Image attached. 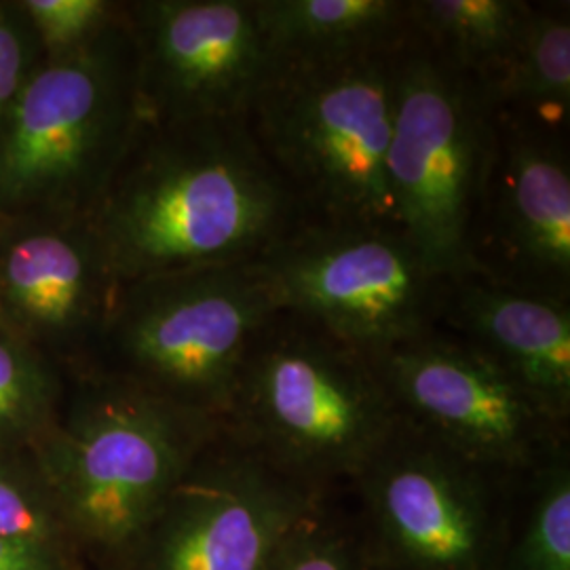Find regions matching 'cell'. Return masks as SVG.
<instances>
[{
    "mask_svg": "<svg viewBox=\"0 0 570 570\" xmlns=\"http://www.w3.org/2000/svg\"><path fill=\"white\" fill-rule=\"evenodd\" d=\"M142 122L125 20L42 58L0 127V218H89Z\"/></svg>",
    "mask_w": 570,
    "mask_h": 570,
    "instance_id": "5",
    "label": "cell"
},
{
    "mask_svg": "<svg viewBox=\"0 0 570 570\" xmlns=\"http://www.w3.org/2000/svg\"><path fill=\"white\" fill-rule=\"evenodd\" d=\"M471 273L570 303L567 136L497 115Z\"/></svg>",
    "mask_w": 570,
    "mask_h": 570,
    "instance_id": "13",
    "label": "cell"
},
{
    "mask_svg": "<svg viewBox=\"0 0 570 570\" xmlns=\"http://www.w3.org/2000/svg\"><path fill=\"white\" fill-rule=\"evenodd\" d=\"M256 266L279 311L374 360L440 327L450 282L393 223H303Z\"/></svg>",
    "mask_w": 570,
    "mask_h": 570,
    "instance_id": "9",
    "label": "cell"
},
{
    "mask_svg": "<svg viewBox=\"0 0 570 570\" xmlns=\"http://www.w3.org/2000/svg\"><path fill=\"white\" fill-rule=\"evenodd\" d=\"M402 47L277 61L247 106L245 127L303 223L395 225L387 153Z\"/></svg>",
    "mask_w": 570,
    "mask_h": 570,
    "instance_id": "4",
    "label": "cell"
},
{
    "mask_svg": "<svg viewBox=\"0 0 570 570\" xmlns=\"http://www.w3.org/2000/svg\"><path fill=\"white\" fill-rule=\"evenodd\" d=\"M42 58H58L100 37L121 20L122 4L108 0H20Z\"/></svg>",
    "mask_w": 570,
    "mask_h": 570,
    "instance_id": "23",
    "label": "cell"
},
{
    "mask_svg": "<svg viewBox=\"0 0 570 570\" xmlns=\"http://www.w3.org/2000/svg\"><path fill=\"white\" fill-rule=\"evenodd\" d=\"M41 61V45L18 2H0V127Z\"/></svg>",
    "mask_w": 570,
    "mask_h": 570,
    "instance_id": "24",
    "label": "cell"
},
{
    "mask_svg": "<svg viewBox=\"0 0 570 570\" xmlns=\"http://www.w3.org/2000/svg\"><path fill=\"white\" fill-rule=\"evenodd\" d=\"M397 421L374 357L279 311L245 357L223 425L271 468L327 497Z\"/></svg>",
    "mask_w": 570,
    "mask_h": 570,
    "instance_id": "3",
    "label": "cell"
},
{
    "mask_svg": "<svg viewBox=\"0 0 570 570\" xmlns=\"http://www.w3.org/2000/svg\"><path fill=\"white\" fill-rule=\"evenodd\" d=\"M482 87L497 115L567 136L570 117L569 4H532L529 23Z\"/></svg>",
    "mask_w": 570,
    "mask_h": 570,
    "instance_id": "17",
    "label": "cell"
},
{
    "mask_svg": "<svg viewBox=\"0 0 570 570\" xmlns=\"http://www.w3.org/2000/svg\"><path fill=\"white\" fill-rule=\"evenodd\" d=\"M275 61L391 51L412 37L407 0H254Z\"/></svg>",
    "mask_w": 570,
    "mask_h": 570,
    "instance_id": "16",
    "label": "cell"
},
{
    "mask_svg": "<svg viewBox=\"0 0 570 570\" xmlns=\"http://www.w3.org/2000/svg\"><path fill=\"white\" fill-rule=\"evenodd\" d=\"M265 570H372L357 527L320 505L275 551Z\"/></svg>",
    "mask_w": 570,
    "mask_h": 570,
    "instance_id": "22",
    "label": "cell"
},
{
    "mask_svg": "<svg viewBox=\"0 0 570 570\" xmlns=\"http://www.w3.org/2000/svg\"><path fill=\"white\" fill-rule=\"evenodd\" d=\"M524 0H410L414 37L478 81L510 58L529 23Z\"/></svg>",
    "mask_w": 570,
    "mask_h": 570,
    "instance_id": "18",
    "label": "cell"
},
{
    "mask_svg": "<svg viewBox=\"0 0 570 570\" xmlns=\"http://www.w3.org/2000/svg\"><path fill=\"white\" fill-rule=\"evenodd\" d=\"M326 501L223 425L112 570H265Z\"/></svg>",
    "mask_w": 570,
    "mask_h": 570,
    "instance_id": "10",
    "label": "cell"
},
{
    "mask_svg": "<svg viewBox=\"0 0 570 570\" xmlns=\"http://www.w3.org/2000/svg\"><path fill=\"white\" fill-rule=\"evenodd\" d=\"M397 414L482 468L524 478L567 444L556 423L487 353L440 326L376 357Z\"/></svg>",
    "mask_w": 570,
    "mask_h": 570,
    "instance_id": "11",
    "label": "cell"
},
{
    "mask_svg": "<svg viewBox=\"0 0 570 570\" xmlns=\"http://www.w3.org/2000/svg\"><path fill=\"white\" fill-rule=\"evenodd\" d=\"M494 136L497 112L482 82L412 32L397 58L389 195L395 225L446 279L471 273Z\"/></svg>",
    "mask_w": 570,
    "mask_h": 570,
    "instance_id": "7",
    "label": "cell"
},
{
    "mask_svg": "<svg viewBox=\"0 0 570 570\" xmlns=\"http://www.w3.org/2000/svg\"><path fill=\"white\" fill-rule=\"evenodd\" d=\"M0 570H81L77 558L0 537Z\"/></svg>",
    "mask_w": 570,
    "mask_h": 570,
    "instance_id": "25",
    "label": "cell"
},
{
    "mask_svg": "<svg viewBox=\"0 0 570 570\" xmlns=\"http://www.w3.org/2000/svg\"><path fill=\"white\" fill-rule=\"evenodd\" d=\"M522 478L490 471L400 416L348 482L372 570H497Z\"/></svg>",
    "mask_w": 570,
    "mask_h": 570,
    "instance_id": "8",
    "label": "cell"
},
{
    "mask_svg": "<svg viewBox=\"0 0 570 570\" xmlns=\"http://www.w3.org/2000/svg\"><path fill=\"white\" fill-rule=\"evenodd\" d=\"M142 121L244 119L275 58L254 0L125 4Z\"/></svg>",
    "mask_w": 570,
    "mask_h": 570,
    "instance_id": "12",
    "label": "cell"
},
{
    "mask_svg": "<svg viewBox=\"0 0 570 570\" xmlns=\"http://www.w3.org/2000/svg\"><path fill=\"white\" fill-rule=\"evenodd\" d=\"M440 326L487 353L551 419H570V303L469 273L450 279Z\"/></svg>",
    "mask_w": 570,
    "mask_h": 570,
    "instance_id": "15",
    "label": "cell"
},
{
    "mask_svg": "<svg viewBox=\"0 0 570 570\" xmlns=\"http://www.w3.org/2000/svg\"><path fill=\"white\" fill-rule=\"evenodd\" d=\"M89 225L121 285L256 263L303 216L244 119L142 121Z\"/></svg>",
    "mask_w": 570,
    "mask_h": 570,
    "instance_id": "1",
    "label": "cell"
},
{
    "mask_svg": "<svg viewBox=\"0 0 570 570\" xmlns=\"http://www.w3.org/2000/svg\"><path fill=\"white\" fill-rule=\"evenodd\" d=\"M61 367L0 324V456H26L63 404Z\"/></svg>",
    "mask_w": 570,
    "mask_h": 570,
    "instance_id": "20",
    "label": "cell"
},
{
    "mask_svg": "<svg viewBox=\"0 0 570 570\" xmlns=\"http://www.w3.org/2000/svg\"><path fill=\"white\" fill-rule=\"evenodd\" d=\"M497 570H570L569 444L522 478Z\"/></svg>",
    "mask_w": 570,
    "mask_h": 570,
    "instance_id": "19",
    "label": "cell"
},
{
    "mask_svg": "<svg viewBox=\"0 0 570 570\" xmlns=\"http://www.w3.org/2000/svg\"><path fill=\"white\" fill-rule=\"evenodd\" d=\"M277 313L256 263L121 284L82 372L225 423L245 357Z\"/></svg>",
    "mask_w": 570,
    "mask_h": 570,
    "instance_id": "6",
    "label": "cell"
},
{
    "mask_svg": "<svg viewBox=\"0 0 570 570\" xmlns=\"http://www.w3.org/2000/svg\"><path fill=\"white\" fill-rule=\"evenodd\" d=\"M0 537L77 558L32 456H0Z\"/></svg>",
    "mask_w": 570,
    "mask_h": 570,
    "instance_id": "21",
    "label": "cell"
},
{
    "mask_svg": "<svg viewBox=\"0 0 570 570\" xmlns=\"http://www.w3.org/2000/svg\"><path fill=\"white\" fill-rule=\"evenodd\" d=\"M0 223H2V218H0Z\"/></svg>",
    "mask_w": 570,
    "mask_h": 570,
    "instance_id": "26",
    "label": "cell"
},
{
    "mask_svg": "<svg viewBox=\"0 0 570 570\" xmlns=\"http://www.w3.org/2000/svg\"><path fill=\"white\" fill-rule=\"evenodd\" d=\"M30 452L77 553L112 570L223 428L100 372Z\"/></svg>",
    "mask_w": 570,
    "mask_h": 570,
    "instance_id": "2",
    "label": "cell"
},
{
    "mask_svg": "<svg viewBox=\"0 0 570 570\" xmlns=\"http://www.w3.org/2000/svg\"><path fill=\"white\" fill-rule=\"evenodd\" d=\"M117 289L89 218L0 223V324L56 366H89Z\"/></svg>",
    "mask_w": 570,
    "mask_h": 570,
    "instance_id": "14",
    "label": "cell"
}]
</instances>
